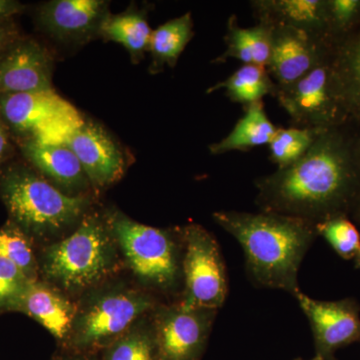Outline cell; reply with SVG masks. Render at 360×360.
I'll return each instance as SVG.
<instances>
[{
	"instance_id": "6da1fadb",
	"label": "cell",
	"mask_w": 360,
	"mask_h": 360,
	"mask_svg": "<svg viewBox=\"0 0 360 360\" xmlns=\"http://www.w3.org/2000/svg\"><path fill=\"white\" fill-rule=\"evenodd\" d=\"M357 175L340 137L319 132L303 158L255 181L260 212L277 213L317 224L345 215L357 195Z\"/></svg>"
},
{
	"instance_id": "7a4b0ae2",
	"label": "cell",
	"mask_w": 360,
	"mask_h": 360,
	"mask_svg": "<svg viewBox=\"0 0 360 360\" xmlns=\"http://www.w3.org/2000/svg\"><path fill=\"white\" fill-rule=\"evenodd\" d=\"M212 219L238 240L257 288L300 292L298 272L317 234L315 224L288 215L222 210Z\"/></svg>"
},
{
	"instance_id": "3957f363",
	"label": "cell",
	"mask_w": 360,
	"mask_h": 360,
	"mask_svg": "<svg viewBox=\"0 0 360 360\" xmlns=\"http://www.w3.org/2000/svg\"><path fill=\"white\" fill-rule=\"evenodd\" d=\"M37 258L39 279L75 302L127 271L103 210L94 207L65 238L40 246Z\"/></svg>"
},
{
	"instance_id": "277c9868",
	"label": "cell",
	"mask_w": 360,
	"mask_h": 360,
	"mask_svg": "<svg viewBox=\"0 0 360 360\" xmlns=\"http://www.w3.org/2000/svg\"><path fill=\"white\" fill-rule=\"evenodd\" d=\"M94 198L68 195L22 163L6 165L0 175V198L11 221L39 248L70 233L94 208Z\"/></svg>"
},
{
	"instance_id": "5b68a950",
	"label": "cell",
	"mask_w": 360,
	"mask_h": 360,
	"mask_svg": "<svg viewBox=\"0 0 360 360\" xmlns=\"http://www.w3.org/2000/svg\"><path fill=\"white\" fill-rule=\"evenodd\" d=\"M165 302L134 279L122 276L77 300L70 335L61 349L98 354Z\"/></svg>"
},
{
	"instance_id": "8992f818",
	"label": "cell",
	"mask_w": 360,
	"mask_h": 360,
	"mask_svg": "<svg viewBox=\"0 0 360 360\" xmlns=\"http://www.w3.org/2000/svg\"><path fill=\"white\" fill-rule=\"evenodd\" d=\"M103 212L125 269L135 283L165 302L179 300L184 255L180 227L158 229L139 224L111 206Z\"/></svg>"
},
{
	"instance_id": "52a82bcc",
	"label": "cell",
	"mask_w": 360,
	"mask_h": 360,
	"mask_svg": "<svg viewBox=\"0 0 360 360\" xmlns=\"http://www.w3.org/2000/svg\"><path fill=\"white\" fill-rule=\"evenodd\" d=\"M0 120L18 143H65L84 122L54 89L0 96Z\"/></svg>"
},
{
	"instance_id": "ba28073f",
	"label": "cell",
	"mask_w": 360,
	"mask_h": 360,
	"mask_svg": "<svg viewBox=\"0 0 360 360\" xmlns=\"http://www.w3.org/2000/svg\"><path fill=\"white\" fill-rule=\"evenodd\" d=\"M182 290L177 302L186 307L219 310L229 295V276L219 243L202 225L180 227Z\"/></svg>"
},
{
	"instance_id": "9c48e42d",
	"label": "cell",
	"mask_w": 360,
	"mask_h": 360,
	"mask_svg": "<svg viewBox=\"0 0 360 360\" xmlns=\"http://www.w3.org/2000/svg\"><path fill=\"white\" fill-rule=\"evenodd\" d=\"M219 310L162 302L151 312L160 360H201Z\"/></svg>"
},
{
	"instance_id": "30bf717a",
	"label": "cell",
	"mask_w": 360,
	"mask_h": 360,
	"mask_svg": "<svg viewBox=\"0 0 360 360\" xmlns=\"http://www.w3.org/2000/svg\"><path fill=\"white\" fill-rule=\"evenodd\" d=\"M335 96L341 99L328 61L288 85H276L274 97L290 116L293 127L328 129Z\"/></svg>"
},
{
	"instance_id": "8fae6325",
	"label": "cell",
	"mask_w": 360,
	"mask_h": 360,
	"mask_svg": "<svg viewBox=\"0 0 360 360\" xmlns=\"http://www.w3.org/2000/svg\"><path fill=\"white\" fill-rule=\"evenodd\" d=\"M295 298L309 321L315 355L321 360H336L338 349L360 340V309L354 298L326 302L302 290Z\"/></svg>"
},
{
	"instance_id": "7c38bea8",
	"label": "cell",
	"mask_w": 360,
	"mask_h": 360,
	"mask_svg": "<svg viewBox=\"0 0 360 360\" xmlns=\"http://www.w3.org/2000/svg\"><path fill=\"white\" fill-rule=\"evenodd\" d=\"M65 143L82 163L94 193L120 181L129 167V158L120 143L96 122L84 120Z\"/></svg>"
},
{
	"instance_id": "4fadbf2b",
	"label": "cell",
	"mask_w": 360,
	"mask_h": 360,
	"mask_svg": "<svg viewBox=\"0 0 360 360\" xmlns=\"http://www.w3.org/2000/svg\"><path fill=\"white\" fill-rule=\"evenodd\" d=\"M53 68L47 47L21 35L0 53V96L53 89Z\"/></svg>"
},
{
	"instance_id": "5bb4252c",
	"label": "cell",
	"mask_w": 360,
	"mask_h": 360,
	"mask_svg": "<svg viewBox=\"0 0 360 360\" xmlns=\"http://www.w3.org/2000/svg\"><path fill=\"white\" fill-rule=\"evenodd\" d=\"M108 13L103 0H53L39 7L37 21L52 39L82 44L99 37Z\"/></svg>"
},
{
	"instance_id": "9a60e30c",
	"label": "cell",
	"mask_w": 360,
	"mask_h": 360,
	"mask_svg": "<svg viewBox=\"0 0 360 360\" xmlns=\"http://www.w3.org/2000/svg\"><path fill=\"white\" fill-rule=\"evenodd\" d=\"M270 27L271 52L266 68L276 85L292 84L326 63L324 40L292 27Z\"/></svg>"
},
{
	"instance_id": "2e32d148",
	"label": "cell",
	"mask_w": 360,
	"mask_h": 360,
	"mask_svg": "<svg viewBox=\"0 0 360 360\" xmlns=\"http://www.w3.org/2000/svg\"><path fill=\"white\" fill-rule=\"evenodd\" d=\"M18 146L33 169L63 193L96 195L82 163L65 143L22 141Z\"/></svg>"
},
{
	"instance_id": "e0dca14e",
	"label": "cell",
	"mask_w": 360,
	"mask_h": 360,
	"mask_svg": "<svg viewBox=\"0 0 360 360\" xmlns=\"http://www.w3.org/2000/svg\"><path fill=\"white\" fill-rule=\"evenodd\" d=\"M15 311L32 317L63 347L77 312V302L51 284L39 279L28 285Z\"/></svg>"
},
{
	"instance_id": "ac0fdd59",
	"label": "cell",
	"mask_w": 360,
	"mask_h": 360,
	"mask_svg": "<svg viewBox=\"0 0 360 360\" xmlns=\"http://www.w3.org/2000/svg\"><path fill=\"white\" fill-rule=\"evenodd\" d=\"M257 23L286 26L324 40L326 1L321 0H255L250 2Z\"/></svg>"
},
{
	"instance_id": "d6986e66",
	"label": "cell",
	"mask_w": 360,
	"mask_h": 360,
	"mask_svg": "<svg viewBox=\"0 0 360 360\" xmlns=\"http://www.w3.org/2000/svg\"><path fill=\"white\" fill-rule=\"evenodd\" d=\"M226 49L214 63H225L234 58L243 65L267 68L271 52L272 28L264 23L252 27H241L236 15H231L227 22L224 37Z\"/></svg>"
},
{
	"instance_id": "ffe728a7",
	"label": "cell",
	"mask_w": 360,
	"mask_h": 360,
	"mask_svg": "<svg viewBox=\"0 0 360 360\" xmlns=\"http://www.w3.org/2000/svg\"><path fill=\"white\" fill-rule=\"evenodd\" d=\"M277 127L266 115L264 101L251 103L245 108V115L224 139L210 144L213 155H224L231 151H248L257 146H269Z\"/></svg>"
},
{
	"instance_id": "44dd1931",
	"label": "cell",
	"mask_w": 360,
	"mask_h": 360,
	"mask_svg": "<svg viewBox=\"0 0 360 360\" xmlns=\"http://www.w3.org/2000/svg\"><path fill=\"white\" fill-rule=\"evenodd\" d=\"M193 35V20L191 13L168 20L153 30L148 51L151 58L149 72L158 75L167 66L174 68Z\"/></svg>"
},
{
	"instance_id": "7402d4cb",
	"label": "cell",
	"mask_w": 360,
	"mask_h": 360,
	"mask_svg": "<svg viewBox=\"0 0 360 360\" xmlns=\"http://www.w3.org/2000/svg\"><path fill=\"white\" fill-rule=\"evenodd\" d=\"M151 33L146 11L129 8L122 13H108L99 37L122 44L129 52L132 63H139L148 51Z\"/></svg>"
},
{
	"instance_id": "603a6c76",
	"label": "cell",
	"mask_w": 360,
	"mask_h": 360,
	"mask_svg": "<svg viewBox=\"0 0 360 360\" xmlns=\"http://www.w3.org/2000/svg\"><path fill=\"white\" fill-rule=\"evenodd\" d=\"M220 89H224L232 103L243 104L246 108L251 103L262 101L264 96H274L276 84L266 68L243 65L231 77L207 89V94Z\"/></svg>"
},
{
	"instance_id": "cb8c5ba5",
	"label": "cell",
	"mask_w": 360,
	"mask_h": 360,
	"mask_svg": "<svg viewBox=\"0 0 360 360\" xmlns=\"http://www.w3.org/2000/svg\"><path fill=\"white\" fill-rule=\"evenodd\" d=\"M97 360H160L151 314L97 354Z\"/></svg>"
},
{
	"instance_id": "d4e9b609",
	"label": "cell",
	"mask_w": 360,
	"mask_h": 360,
	"mask_svg": "<svg viewBox=\"0 0 360 360\" xmlns=\"http://www.w3.org/2000/svg\"><path fill=\"white\" fill-rule=\"evenodd\" d=\"M0 257L15 264L30 281H39V265L35 243L11 220L0 229Z\"/></svg>"
},
{
	"instance_id": "484cf974",
	"label": "cell",
	"mask_w": 360,
	"mask_h": 360,
	"mask_svg": "<svg viewBox=\"0 0 360 360\" xmlns=\"http://www.w3.org/2000/svg\"><path fill=\"white\" fill-rule=\"evenodd\" d=\"M323 129L291 127L278 129L269 142V158L277 169L290 167L304 156Z\"/></svg>"
},
{
	"instance_id": "4316f807",
	"label": "cell",
	"mask_w": 360,
	"mask_h": 360,
	"mask_svg": "<svg viewBox=\"0 0 360 360\" xmlns=\"http://www.w3.org/2000/svg\"><path fill=\"white\" fill-rule=\"evenodd\" d=\"M341 101L360 110V35L343 47L338 68H331Z\"/></svg>"
},
{
	"instance_id": "83f0119b",
	"label": "cell",
	"mask_w": 360,
	"mask_h": 360,
	"mask_svg": "<svg viewBox=\"0 0 360 360\" xmlns=\"http://www.w3.org/2000/svg\"><path fill=\"white\" fill-rule=\"evenodd\" d=\"M322 236L343 259H352L360 248V233L347 215H336L315 224Z\"/></svg>"
},
{
	"instance_id": "f1b7e54d",
	"label": "cell",
	"mask_w": 360,
	"mask_h": 360,
	"mask_svg": "<svg viewBox=\"0 0 360 360\" xmlns=\"http://www.w3.org/2000/svg\"><path fill=\"white\" fill-rule=\"evenodd\" d=\"M30 283L15 264L0 257V310L15 311Z\"/></svg>"
},
{
	"instance_id": "f546056e",
	"label": "cell",
	"mask_w": 360,
	"mask_h": 360,
	"mask_svg": "<svg viewBox=\"0 0 360 360\" xmlns=\"http://www.w3.org/2000/svg\"><path fill=\"white\" fill-rule=\"evenodd\" d=\"M326 25H333L336 28L349 25L360 13L359 0H333L326 1Z\"/></svg>"
},
{
	"instance_id": "4dcf8cb0",
	"label": "cell",
	"mask_w": 360,
	"mask_h": 360,
	"mask_svg": "<svg viewBox=\"0 0 360 360\" xmlns=\"http://www.w3.org/2000/svg\"><path fill=\"white\" fill-rule=\"evenodd\" d=\"M11 141H13V137L4 123L0 120V175L6 168V163L13 158L14 153H15Z\"/></svg>"
},
{
	"instance_id": "1f68e13d",
	"label": "cell",
	"mask_w": 360,
	"mask_h": 360,
	"mask_svg": "<svg viewBox=\"0 0 360 360\" xmlns=\"http://www.w3.org/2000/svg\"><path fill=\"white\" fill-rule=\"evenodd\" d=\"M20 37V30L13 20L0 23V53Z\"/></svg>"
},
{
	"instance_id": "d6a6232c",
	"label": "cell",
	"mask_w": 360,
	"mask_h": 360,
	"mask_svg": "<svg viewBox=\"0 0 360 360\" xmlns=\"http://www.w3.org/2000/svg\"><path fill=\"white\" fill-rule=\"evenodd\" d=\"M25 6L14 0H0V23L13 20L14 16L22 13Z\"/></svg>"
},
{
	"instance_id": "836d02e7",
	"label": "cell",
	"mask_w": 360,
	"mask_h": 360,
	"mask_svg": "<svg viewBox=\"0 0 360 360\" xmlns=\"http://www.w3.org/2000/svg\"><path fill=\"white\" fill-rule=\"evenodd\" d=\"M52 360H97V354H85V352L61 349Z\"/></svg>"
},
{
	"instance_id": "e575fe53",
	"label": "cell",
	"mask_w": 360,
	"mask_h": 360,
	"mask_svg": "<svg viewBox=\"0 0 360 360\" xmlns=\"http://www.w3.org/2000/svg\"><path fill=\"white\" fill-rule=\"evenodd\" d=\"M355 262H356L357 266L360 269V248L359 251H357L356 255H355Z\"/></svg>"
},
{
	"instance_id": "d590c367",
	"label": "cell",
	"mask_w": 360,
	"mask_h": 360,
	"mask_svg": "<svg viewBox=\"0 0 360 360\" xmlns=\"http://www.w3.org/2000/svg\"><path fill=\"white\" fill-rule=\"evenodd\" d=\"M355 201H356L357 205H359V210H357V215H359V219L360 221V193L359 194V195H357L356 200H355Z\"/></svg>"
},
{
	"instance_id": "8d00e7d4",
	"label": "cell",
	"mask_w": 360,
	"mask_h": 360,
	"mask_svg": "<svg viewBox=\"0 0 360 360\" xmlns=\"http://www.w3.org/2000/svg\"><path fill=\"white\" fill-rule=\"evenodd\" d=\"M295 360H321V359H319V356H316V355H315L314 357H312V359H295Z\"/></svg>"
}]
</instances>
